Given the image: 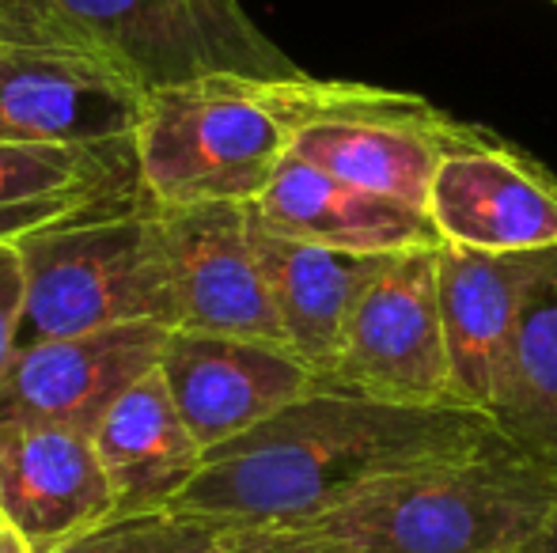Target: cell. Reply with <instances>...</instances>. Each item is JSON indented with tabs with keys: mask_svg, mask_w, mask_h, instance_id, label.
Listing matches in <instances>:
<instances>
[{
	"mask_svg": "<svg viewBox=\"0 0 557 553\" xmlns=\"http://www.w3.org/2000/svg\"><path fill=\"white\" fill-rule=\"evenodd\" d=\"M493 432V417L462 406H391L315 387L206 451V466L171 508L224 527L311 524L380 478L459 455Z\"/></svg>",
	"mask_w": 557,
	"mask_h": 553,
	"instance_id": "6da1fadb",
	"label": "cell"
},
{
	"mask_svg": "<svg viewBox=\"0 0 557 553\" xmlns=\"http://www.w3.org/2000/svg\"><path fill=\"white\" fill-rule=\"evenodd\" d=\"M557 516V455L490 440L380 478L311 519L337 553H523Z\"/></svg>",
	"mask_w": 557,
	"mask_h": 553,
	"instance_id": "7a4b0ae2",
	"label": "cell"
},
{
	"mask_svg": "<svg viewBox=\"0 0 557 553\" xmlns=\"http://www.w3.org/2000/svg\"><path fill=\"white\" fill-rule=\"evenodd\" d=\"M0 46L96 53L145 91L206 76H304L239 0H0Z\"/></svg>",
	"mask_w": 557,
	"mask_h": 553,
	"instance_id": "3957f363",
	"label": "cell"
},
{
	"mask_svg": "<svg viewBox=\"0 0 557 553\" xmlns=\"http://www.w3.org/2000/svg\"><path fill=\"white\" fill-rule=\"evenodd\" d=\"M15 247L27 277L20 349L129 323L168 330L175 323L163 213L148 193L69 216Z\"/></svg>",
	"mask_w": 557,
	"mask_h": 553,
	"instance_id": "277c9868",
	"label": "cell"
},
{
	"mask_svg": "<svg viewBox=\"0 0 557 553\" xmlns=\"http://www.w3.org/2000/svg\"><path fill=\"white\" fill-rule=\"evenodd\" d=\"M281 84L206 76L152 91L137 137L148 198L163 209L213 201L255 205L296 137Z\"/></svg>",
	"mask_w": 557,
	"mask_h": 553,
	"instance_id": "5b68a950",
	"label": "cell"
},
{
	"mask_svg": "<svg viewBox=\"0 0 557 553\" xmlns=\"http://www.w3.org/2000/svg\"><path fill=\"white\" fill-rule=\"evenodd\" d=\"M293 118V152L360 190L429 213L444 155L490 134L447 118L441 106L406 91L349 80L296 76L281 84Z\"/></svg>",
	"mask_w": 557,
	"mask_h": 553,
	"instance_id": "8992f818",
	"label": "cell"
},
{
	"mask_svg": "<svg viewBox=\"0 0 557 553\" xmlns=\"http://www.w3.org/2000/svg\"><path fill=\"white\" fill-rule=\"evenodd\" d=\"M323 391L391 406H451L441 315V243L398 251L368 280Z\"/></svg>",
	"mask_w": 557,
	"mask_h": 553,
	"instance_id": "52a82bcc",
	"label": "cell"
},
{
	"mask_svg": "<svg viewBox=\"0 0 557 553\" xmlns=\"http://www.w3.org/2000/svg\"><path fill=\"white\" fill-rule=\"evenodd\" d=\"M148 96L96 53L0 46V140L137 155Z\"/></svg>",
	"mask_w": 557,
	"mask_h": 553,
	"instance_id": "ba28073f",
	"label": "cell"
},
{
	"mask_svg": "<svg viewBox=\"0 0 557 553\" xmlns=\"http://www.w3.org/2000/svg\"><path fill=\"white\" fill-rule=\"evenodd\" d=\"M171 269V330L281 341L277 311L255 251V205L163 209ZM285 345V341H281Z\"/></svg>",
	"mask_w": 557,
	"mask_h": 553,
	"instance_id": "9c48e42d",
	"label": "cell"
},
{
	"mask_svg": "<svg viewBox=\"0 0 557 553\" xmlns=\"http://www.w3.org/2000/svg\"><path fill=\"white\" fill-rule=\"evenodd\" d=\"M160 372L206 451L250 432L319 387L315 372L281 341L194 330L168 334Z\"/></svg>",
	"mask_w": 557,
	"mask_h": 553,
	"instance_id": "30bf717a",
	"label": "cell"
},
{
	"mask_svg": "<svg viewBox=\"0 0 557 553\" xmlns=\"http://www.w3.org/2000/svg\"><path fill=\"white\" fill-rule=\"evenodd\" d=\"M168 334L160 323H129L23 345L0 387V420H42L91 436L137 379L160 368Z\"/></svg>",
	"mask_w": 557,
	"mask_h": 553,
	"instance_id": "8fae6325",
	"label": "cell"
},
{
	"mask_svg": "<svg viewBox=\"0 0 557 553\" xmlns=\"http://www.w3.org/2000/svg\"><path fill=\"white\" fill-rule=\"evenodd\" d=\"M441 243L485 254H535L557 247V183L500 137L444 155L429 193Z\"/></svg>",
	"mask_w": 557,
	"mask_h": 553,
	"instance_id": "7c38bea8",
	"label": "cell"
},
{
	"mask_svg": "<svg viewBox=\"0 0 557 553\" xmlns=\"http://www.w3.org/2000/svg\"><path fill=\"white\" fill-rule=\"evenodd\" d=\"M117 516L96 440L81 428L0 420V519L46 553Z\"/></svg>",
	"mask_w": 557,
	"mask_h": 553,
	"instance_id": "4fadbf2b",
	"label": "cell"
},
{
	"mask_svg": "<svg viewBox=\"0 0 557 553\" xmlns=\"http://www.w3.org/2000/svg\"><path fill=\"white\" fill-rule=\"evenodd\" d=\"M539 254H485L441 243V315L451 372V406L493 414L520 303Z\"/></svg>",
	"mask_w": 557,
	"mask_h": 553,
	"instance_id": "5bb4252c",
	"label": "cell"
},
{
	"mask_svg": "<svg viewBox=\"0 0 557 553\" xmlns=\"http://www.w3.org/2000/svg\"><path fill=\"white\" fill-rule=\"evenodd\" d=\"M255 213L281 236L352 254H398L441 243L429 213L360 190L296 152L285 155L273 183L255 201Z\"/></svg>",
	"mask_w": 557,
	"mask_h": 553,
	"instance_id": "9a60e30c",
	"label": "cell"
},
{
	"mask_svg": "<svg viewBox=\"0 0 557 553\" xmlns=\"http://www.w3.org/2000/svg\"><path fill=\"white\" fill-rule=\"evenodd\" d=\"M255 251L277 311L281 341L315 372L323 384L331 376L349 315L368 280L383 269L391 254H352L319 247L308 239L281 236L265 228L255 213Z\"/></svg>",
	"mask_w": 557,
	"mask_h": 553,
	"instance_id": "2e32d148",
	"label": "cell"
},
{
	"mask_svg": "<svg viewBox=\"0 0 557 553\" xmlns=\"http://www.w3.org/2000/svg\"><path fill=\"white\" fill-rule=\"evenodd\" d=\"M91 440L111 478L117 516L171 508L206 466V448L178 414L160 368L107 410Z\"/></svg>",
	"mask_w": 557,
	"mask_h": 553,
	"instance_id": "e0dca14e",
	"label": "cell"
},
{
	"mask_svg": "<svg viewBox=\"0 0 557 553\" xmlns=\"http://www.w3.org/2000/svg\"><path fill=\"white\" fill-rule=\"evenodd\" d=\"M145 193L137 155L0 140V243Z\"/></svg>",
	"mask_w": 557,
	"mask_h": 553,
	"instance_id": "ac0fdd59",
	"label": "cell"
},
{
	"mask_svg": "<svg viewBox=\"0 0 557 553\" xmlns=\"http://www.w3.org/2000/svg\"><path fill=\"white\" fill-rule=\"evenodd\" d=\"M493 425L508 440L557 455V247L539 254L520 303Z\"/></svg>",
	"mask_w": 557,
	"mask_h": 553,
	"instance_id": "d6986e66",
	"label": "cell"
},
{
	"mask_svg": "<svg viewBox=\"0 0 557 553\" xmlns=\"http://www.w3.org/2000/svg\"><path fill=\"white\" fill-rule=\"evenodd\" d=\"M224 531L232 527L163 508L140 512V516H114L46 553H206Z\"/></svg>",
	"mask_w": 557,
	"mask_h": 553,
	"instance_id": "ffe728a7",
	"label": "cell"
},
{
	"mask_svg": "<svg viewBox=\"0 0 557 553\" xmlns=\"http://www.w3.org/2000/svg\"><path fill=\"white\" fill-rule=\"evenodd\" d=\"M206 553H337V550L315 527L293 524V527H232Z\"/></svg>",
	"mask_w": 557,
	"mask_h": 553,
	"instance_id": "44dd1931",
	"label": "cell"
},
{
	"mask_svg": "<svg viewBox=\"0 0 557 553\" xmlns=\"http://www.w3.org/2000/svg\"><path fill=\"white\" fill-rule=\"evenodd\" d=\"M23 300H27V277L15 243H0V387L8 379L15 353H20Z\"/></svg>",
	"mask_w": 557,
	"mask_h": 553,
	"instance_id": "7402d4cb",
	"label": "cell"
},
{
	"mask_svg": "<svg viewBox=\"0 0 557 553\" xmlns=\"http://www.w3.org/2000/svg\"><path fill=\"white\" fill-rule=\"evenodd\" d=\"M0 553H35V550H30L27 542H23L20 535H15L4 519H0Z\"/></svg>",
	"mask_w": 557,
	"mask_h": 553,
	"instance_id": "603a6c76",
	"label": "cell"
},
{
	"mask_svg": "<svg viewBox=\"0 0 557 553\" xmlns=\"http://www.w3.org/2000/svg\"><path fill=\"white\" fill-rule=\"evenodd\" d=\"M523 553H557V516L550 519V527H546V531L539 535V539L531 542Z\"/></svg>",
	"mask_w": 557,
	"mask_h": 553,
	"instance_id": "cb8c5ba5",
	"label": "cell"
},
{
	"mask_svg": "<svg viewBox=\"0 0 557 553\" xmlns=\"http://www.w3.org/2000/svg\"><path fill=\"white\" fill-rule=\"evenodd\" d=\"M554 4H557V0H554Z\"/></svg>",
	"mask_w": 557,
	"mask_h": 553,
	"instance_id": "d4e9b609",
	"label": "cell"
}]
</instances>
